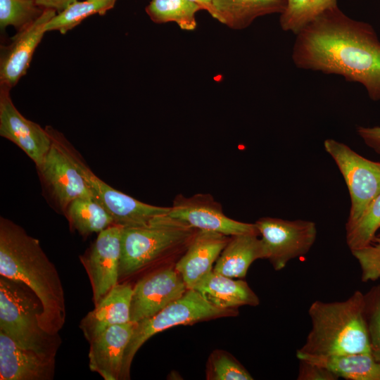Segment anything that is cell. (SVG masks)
<instances>
[{
    "label": "cell",
    "mask_w": 380,
    "mask_h": 380,
    "mask_svg": "<svg viewBox=\"0 0 380 380\" xmlns=\"http://www.w3.org/2000/svg\"><path fill=\"white\" fill-rule=\"evenodd\" d=\"M50 137L51 146L36 168L48 201L60 213L65 214L75 199L95 196L77 168Z\"/></svg>",
    "instance_id": "cell-10"
},
{
    "label": "cell",
    "mask_w": 380,
    "mask_h": 380,
    "mask_svg": "<svg viewBox=\"0 0 380 380\" xmlns=\"http://www.w3.org/2000/svg\"><path fill=\"white\" fill-rule=\"evenodd\" d=\"M366 138L369 146L380 154V127H369L366 132Z\"/></svg>",
    "instance_id": "cell-35"
},
{
    "label": "cell",
    "mask_w": 380,
    "mask_h": 380,
    "mask_svg": "<svg viewBox=\"0 0 380 380\" xmlns=\"http://www.w3.org/2000/svg\"><path fill=\"white\" fill-rule=\"evenodd\" d=\"M33 0H0V27L19 30L34 22L44 12Z\"/></svg>",
    "instance_id": "cell-29"
},
{
    "label": "cell",
    "mask_w": 380,
    "mask_h": 380,
    "mask_svg": "<svg viewBox=\"0 0 380 380\" xmlns=\"http://www.w3.org/2000/svg\"><path fill=\"white\" fill-rule=\"evenodd\" d=\"M292 61L300 69L341 75L380 100V41L373 27L330 8L296 34Z\"/></svg>",
    "instance_id": "cell-1"
},
{
    "label": "cell",
    "mask_w": 380,
    "mask_h": 380,
    "mask_svg": "<svg viewBox=\"0 0 380 380\" xmlns=\"http://www.w3.org/2000/svg\"><path fill=\"white\" fill-rule=\"evenodd\" d=\"M258 236L254 234L231 236L213 271L233 279L245 277L255 260L266 259L263 243Z\"/></svg>",
    "instance_id": "cell-21"
},
{
    "label": "cell",
    "mask_w": 380,
    "mask_h": 380,
    "mask_svg": "<svg viewBox=\"0 0 380 380\" xmlns=\"http://www.w3.org/2000/svg\"><path fill=\"white\" fill-rule=\"evenodd\" d=\"M255 224L261 235L266 259L277 271L291 260L305 255L316 239V224L312 221L265 217Z\"/></svg>",
    "instance_id": "cell-9"
},
{
    "label": "cell",
    "mask_w": 380,
    "mask_h": 380,
    "mask_svg": "<svg viewBox=\"0 0 380 380\" xmlns=\"http://www.w3.org/2000/svg\"><path fill=\"white\" fill-rule=\"evenodd\" d=\"M187 290L175 268L165 267L146 275L133 288L130 321L137 322L156 315Z\"/></svg>",
    "instance_id": "cell-13"
},
{
    "label": "cell",
    "mask_w": 380,
    "mask_h": 380,
    "mask_svg": "<svg viewBox=\"0 0 380 380\" xmlns=\"http://www.w3.org/2000/svg\"><path fill=\"white\" fill-rule=\"evenodd\" d=\"M34 3L43 9H51L57 13L63 11L77 0H33Z\"/></svg>",
    "instance_id": "cell-34"
},
{
    "label": "cell",
    "mask_w": 380,
    "mask_h": 380,
    "mask_svg": "<svg viewBox=\"0 0 380 380\" xmlns=\"http://www.w3.org/2000/svg\"><path fill=\"white\" fill-rule=\"evenodd\" d=\"M325 151L341 172L350 196L346 229L355 225L380 192V163L360 156L343 143L328 139Z\"/></svg>",
    "instance_id": "cell-8"
},
{
    "label": "cell",
    "mask_w": 380,
    "mask_h": 380,
    "mask_svg": "<svg viewBox=\"0 0 380 380\" xmlns=\"http://www.w3.org/2000/svg\"><path fill=\"white\" fill-rule=\"evenodd\" d=\"M198 4L206 11L213 18L216 19L217 15L213 4V0H188Z\"/></svg>",
    "instance_id": "cell-36"
},
{
    "label": "cell",
    "mask_w": 380,
    "mask_h": 380,
    "mask_svg": "<svg viewBox=\"0 0 380 380\" xmlns=\"http://www.w3.org/2000/svg\"><path fill=\"white\" fill-rule=\"evenodd\" d=\"M133 288L117 284L81 320L80 328L89 343L107 328L130 322Z\"/></svg>",
    "instance_id": "cell-19"
},
{
    "label": "cell",
    "mask_w": 380,
    "mask_h": 380,
    "mask_svg": "<svg viewBox=\"0 0 380 380\" xmlns=\"http://www.w3.org/2000/svg\"><path fill=\"white\" fill-rule=\"evenodd\" d=\"M170 208V216L198 230L229 236L242 234L260 235L255 223L236 221L225 215L221 203L209 194L200 193L189 197L178 194Z\"/></svg>",
    "instance_id": "cell-12"
},
{
    "label": "cell",
    "mask_w": 380,
    "mask_h": 380,
    "mask_svg": "<svg viewBox=\"0 0 380 380\" xmlns=\"http://www.w3.org/2000/svg\"><path fill=\"white\" fill-rule=\"evenodd\" d=\"M351 253L360 265L362 281L380 279V236H376L369 246Z\"/></svg>",
    "instance_id": "cell-31"
},
{
    "label": "cell",
    "mask_w": 380,
    "mask_h": 380,
    "mask_svg": "<svg viewBox=\"0 0 380 380\" xmlns=\"http://www.w3.org/2000/svg\"><path fill=\"white\" fill-rule=\"evenodd\" d=\"M46 128L80 171L96 199L113 217L115 224L123 227L142 226L158 216L170 213V207L145 203L110 186L92 172L78 151L61 132L51 127Z\"/></svg>",
    "instance_id": "cell-7"
},
{
    "label": "cell",
    "mask_w": 380,
    "mask_h": 380,
    "mask_svg": "<svg viewBox=\"0 0 380 380\" xmlns=\"http://www.w3.org/2000/svg\"><path fill=\"white\" fill-rule=\"evenodd\" d=\"M192 289L222 310H234L242 305L256 306L260 303L258 297L246 281L235 280L214 271Z\"/></svg>",
    "instance_id": "cell-20"
},
{
    "label": "cell",
    "mask_w": 380,
    "mask_h": 380,
    "mask_svg": "<svg viewBox=\"0 0 380 380\" xmlns=\"http://www.w3.org/2000/svg\"><path fill=\"white\" fill-rule=\"evenodd\" d=\"M337 6V0H287L280 14V27L297 34L322 13Z\"/></svg>",
    "instance_id": "cell-26"
},
{
    "label": "cell",
    "mask_w": 380,
    "mask_h": 380,
    "mask_svg": "<svg viewBox=\"0 0 380 380\" xmlns=\"http://www.w3.org/2000/svg\"><path fill=\"white\" fill-rule=\"evenodd\" d=\"M136 322L111 326L89 343V366L91 371L105 380L121 379L122 362L126 348Z\"/></svg>",
    "instance_id": "cell-17"
},
{
    "label": "cell",
    "mask_w": 380,
    "mask_h": 380,
    "mask_svg": "<svg viewBox=\"0 0 380 380\" xmlns=\"http://www.w3.org/2000/svg\"><path fill=\"white\" fill-rule=\"evenodd\" d=\"M0 276L20 281L38 297L40 327L59 335L66 319L65 291L60 275L39 241L20 225L0 217Z\"/></svg>",
    "instance_id": "cell-2"
},
{
    "label": "cell",
    "mask_w": 380,
    "mask_h": 380,
    "mask_svg": "<svg viewBox=\"0 0 380 380\" xmlns=\"http://www.w3.org/2000/svg\"><path fill=\"white\" fill-rule=\"evenodd\" d=\"M55 357L24 348L0 331L1 380H51Z\"/></svg>",
    "instance_id": "cell-16"
},
{
    "label": "cell",
    "mask_w": 380,
    "mask_h": 380,
    "mask_svg": "<svg viewBox=\"0 0 380 380\" xmlns=\"http://www.w3.org/2000/svg\"><path fill=\"white\" fill-rule=\"evenodd\" d=\"M206 379L209 380H252L249 372L232 355L216 350L207 364Z\"/></svg>",
    "instance_id": "cell-30"
},
{
    "label": "cell",
    "mask_w": 380,
    "mask_h": 380,
    "mask_svg": "<svg viewBox=\"0 0 380 380\" xmlns=\"http://www.w3.org/2000/svg\"><path fill=\"white\" fill-rule=\"evenodd\" d=\"M369 306L367 321L371 354L380 363V294L374 297Z\"/></svg>",
    "instance_id": "cell-32"
},
{
    "label": "cell",
    "mask_w": 380,
    "mask_h": 380,
    "mask_svg": "<svg viewBox=\"0 0 380 380\" xmlns=\"http://www.w3.org/2000/svg\"><path fill=\"white\" fill-rule=\"evenodd\" d=\"M10 90L0 86V135L18 146L38 165L51 146V138L46 128L20 113L12 101Z\"/></svg>",
    "instance_id": "cell-14"
},
{
    "label": "cell",
    "mask_w": 380,
    "mask_h": 380,
    "mask_svg": "<svg viewBox=\"0 0 380 380\" xmlns=\"http://www.w3.org/2000/svg\"><path fill=\"white\" fill-rule=\"evenodd\" d=\"M42 312L39 299L28 286L0 276V331L20 346L56 356L61 338L40 327Z\"/></svg>",
    "instance_id": "cell-5"
},
{
    "label": "cell",
    "mask_w": 380,
    "mask_h": 380,
    "mask_svg": "<svg viewBox=\"0 0 380 380\" xmlns=\"http://www.w3.org/2000/svg\"><path fill=\"white\" fill-rule=\"evenodd\" d=\"M203 10L197 4L188 0H151L146 12L156 23H175L182 30L196 28V13Z\"/></svg>",
    "instance_id": "cell-25"
},
{
    "label": "cell",
    "mask_w": 380,
    "mask_h": 380,
    "mask_svg": "<svg viewBox=\"0 0 380 380\" xmlns=\"http://www.w3.org/2000/svg\"><path fill=\"white\" fill-rule=\"evenodd\" d=\"M229 239L230 236L220 233L198 230L175 267L188 289H194L213 271V263Z\"/></svg>",
    "instance_id": "cell-18"
},
{
    "label": "cell",
    "mask_w": 380,
    "mask_h": 380,
    "mask_svg": "<svg viewBox=\"0 0 380 380\" xmlns=\"http://www.w3.org/2000/svg\"><path fill=\"white\" fill-rule=\"evenodd\" d=\"M299 380H336L338 377L329 370L317 365L300 360Z\"/></svg>",
    "instance_id": "cell-33"
},
{
    "label": "cell",
    "mask_w": 380,
    "mask_h": 380,
    "mask_svg": "<svg viewBox=\"0 0 380 380\" xmlns=\"http://www.w3.org/2000/svg\"><path fill=\"white\" fill-rule=\"evenodd\" d=\"M57 13L44 9L34 22L18 30L8 45L1 46L0 86L11 89L24 76L34 52L43 38L45 26Z\"/></svg>",
    "instance_id": "cell-15"
},
{
    "label": "cell",
    "mask_w": 380,
    "mask_h": 380,
    "mask_svg": "<svg viewBox=\"0 0 380 380\" xmlns=\"http://www.w3.org/2000/svg\"><path fill=\"white\" fill-rule=\"evenodd\" d=\"M122 228L115 224L99 232L80 256L90 281L94 305L118 284Z\"/></svg>",
    "instance_id": "cell-11"
},
{
    "label": "cell",
    "mask_w": 380,
    "mask_h": 380,
    "mask_svg": "<svg viewBox=\"0 0 380 380\" xmlns=\"http://www.w3.org/2000/svg\"><path fill=\"white\" fill-rule=\"evenodd\" d=\"M116 0H85L75 1L63 11L56 13L46 25L45 31H58L65 34L86 18L99 13L103 15L111 9Z\"/></svg>",
    "instance_id": "cell-27"
},
{
    "label": "cell",
    "mask_w": 380,
    "mask_h": 380,
    "mask_svg": "<svg viewBox=\"0 0 380 380\" xmlns=\"http://www.w3.org/2000/svg\"><path fill=\"white\" fill-rule=\"evenodd\" d=\"M64 215L70 229L82 236L102 232L115 224L113 217L94 197H80L68 205Z\"/></svg>",
    "instance_id": "cell-24"
},
{
    "label": "cell",
    "mask_w": 380,
    "mask_h": 380,
    "mask_svg": "<svg viewBox=\"0 0 380 380\" xmlns=\"http://www.w3.org/2000/svg\"><path fill=\"white\" fill-rule=\"evenodd\" d=\"M350 380H380V363L371 353H350L298 357Z\"/></svg>",
    "instance_id": "cell-23"
},
{
    "label": "cell",
    "mask_w": 380,
    "mask_h": 380,
    "mask_svg": "<svg viewBox=\"0 0 380 380\" xmlns=\"http://www.w3.org/2000/svg\"><path fill=\"white\" fill-rule=\"evenodd\" d=\"M236 315L235 309H220L209 303L196 290L188 289L182 297L156 315L136 322L124 354L121 379H129L130 367L134 355L153 335L178 325Z\"/></svg>",
    "instance_id": "cell-6"
},
{
    "label": "cell",
    "mask_w": 380,
    "mask_h": 380,
    "mask_svg": "<svg viewBox=\"0 0 380 380\" xmlns=\"http://www.w3.org/2000/svg\"><path fill=\"white\" fill-rule=\"evenodd\" d=\"M380 228V192L359 221L346 229V243L351 251L371 244Z\"/></svg>",
    "instance_id": "cell-28"
},
{
    "label": "cell",
    "mask_w": 380,
    "mask_h": 380,
    "mask_svg": "<svg viewBox=\"0 0 380 380\" xmlns=\"http://www.w3.org/2000/svg\"><path fill=\"white\" fill-rule=\"evenodd\" d=\"M198 232L169 214L158 216L145 225L123 227L119 279L155 262L181 257Z\"/></svg>",
    "instance_id": "cell-4"
},
{
    "label": "cell",
    "mask_w": 380,
    "mask_h": 380,
    "mask_svg": "<svg viewBox=\"0 0 380 380\" xmlns=\"http://www.w3.org/2000/svg\"><path fill=\"white\" fill-rule=\"evenodd\" d=\"M287 0H213L216 20L228 27L241 30L258 18L282 13Z\"/></svg>",
    "instance_id": "cell-22"
},
{
    "label": "cell",
    "mask_w": 380,
    "mask_h": 380,
    "mask_svg": "<svg viewBox=\"0 0 380 380\" xmlns=\"http://www.w3.org/2000/svg\"><path fill=\"white\" fill-rule=\"evenodd\" d=\"M367 304L359 291L343 301L312 303L308 310L312 329L297 357L371 353Z\"/></svg>",
    "instance_id": "cell-3"
}]
</instances>
